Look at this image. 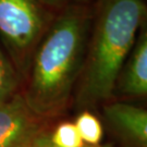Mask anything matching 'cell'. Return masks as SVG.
<instances>
[{
    "instance_id": "10",
    "label": "cell",
    "mask_w": 147,
    "mask_h": 147,
    "mask_svg": "<svg viewBox=\"0 0 147 147\" xmlns=\"http://www.w3.org/2000/svg\"><path fill=\"white\" fill-rule=\"evenodd\" d=\"M47 9L58 12L63 9L70 7H78V5H93L96 0H37Z\"/></svg>"
},
{
    "instance_id": "3",
    "label": "cell",
    "mask_w": 147,
    "mask_h": 147,
    "mask_svg": "<svg viewBox=\"0 0 147 147\" xmlns=\"http://www.w3.org/2000/svg\"><path fill=\"white\" fill-rule=\"evenodd\" d=\"M55 14L37 0H0V39L22 84Z\"/></svg>"
},
{
    "instance_id": "5",
    "label": "cell",
    "mask_w": 147,
    "mask_h": 147,
    "mask_svg": "<svg viewBox=\"0 0 147 147\" xmlns=\"http://www.w3.org/2000/svg\"><path fill=\"white\" fill-rule=\"evenodd\" d=\"M132 97L147 94V21L140 27L135 42L121 68L115 92Z\"/></svg>"
},
{
    "instance_id": "2",
    "label": "cell",
    "mask_w": 147,
    "mask_h": 147,
    "mask_svg": "<svg viewBox=\"0 0 147 147\" xmlns=\"http://www.w3.org/2000/svg\"><path fill=\"white\" fill-rule=\"evenodd\" d=\"M147 21L145 0H96L76 105L95 107L111 98L118 75Z\"/></svg>"
},
{
    "instance_id": "7",
    "label": "cell",
    "mask_w": 147,
    "mask_h": 147,
    "mask_svg": "<svg viewBox=\"0 0 147 147\" xmlns=\"http://www.w3.org/2000/svg\"><path fill=\"white\" fill-rule=\"evenodd\" d=\"M21 79L9 57L0 48V102L20 92Z\"/></svg>"
},
{
    "instance_id": "1",
    "label": "cell",
    "mask_w": 147,
    "mask_h": 147,
    "mask_svg": "<svg viewBox=\"0 0 147 147\" xmlns=\"http://www.w3.org/2000/svg\"><path fill=\"white\" fill-rule=\"evenodd\" d=\"M93 14L94 3L56 12L33 53L21 94L42 119L68 106L83 70Z\"/></svg>"
},
{
    "instance_id": "6",
    "label": "cell",
    "mask_w": 147,
    "mask_h": 147,
    "mask_svg": "<svg viewBox=\"0 0 147 147\" xmlns=\"http://www.w3.org/2000/svg\"><path fill=\"white\" fill-rule=\"evenodd\" d=\"M107 123L117 135L133 147H147V111L142 107L111 102L102 108Z\"/></svg>"
},
{
    "instance_id": "11",
    "label": "cell",
    "mask_w": 147,
    "mask_h": 147,
    "mask_svg": "<svg viewBox=\"0 0 147 147\" xmlns=\"http://www.w3.org/2000/svg\"><path fill=\"white\" fill-rule=\"evenodd\" d=\"M48 133L49 132L47 131L42 132V134L35 140V142H34L32 147H55L50 143V141H49V134ZM82 147H113V146L110 145V144H107V145H100V144L99 145H87V144H84Z\"/></svg>"
},
{
    "instance_id": "4",
    "label": "cell",
    "mask_w": 147,
    "mask_h": 147,
    "mask_svg": "<svg viewBox=\"0 0 147 147\" xmlns=\"http://www.w3.org/2000/svg\"><path fill=\"white\" fill-rule=\"evenodd\" d=\"M45 121L27 106L21 90L0 102V147H32Z\"/></svg>"
},
{
    "instance_id": "9",
    "label": "cell",
    "mask_w": 147,
    "mask_h": 147,
    "mask_svg": "<svg viewBox=\"0 0 147 147\" xmlns=\"http://www.w3.org/2000/svg\"><path fill=\"white\" fill-rule=\"evenodd\" d=\"M49 134V141L55 147H82L84 143L72 122H62Z\"/></svg>"
},
{
    "instance_id": "8",
    "label": "cell",
    "mask_w": 147,
    "mask_h": 147,
    "mask_svg": "<svg viewBox=\"0 0 147 147\" xmlns=\"http://www.w3.org/2000/svg\"><path fill=\"white\" fill-rule=\"evenodd\" d=\"M74 125L79 132L80 137L84 144L87 145H99L102 138V125L99 119L94 116L92 112L85 110L81 112Z\"/></svg>"
}]
</instances>
